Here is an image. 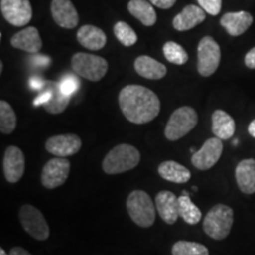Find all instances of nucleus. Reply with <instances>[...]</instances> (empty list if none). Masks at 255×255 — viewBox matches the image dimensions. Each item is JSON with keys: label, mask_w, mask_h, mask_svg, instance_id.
Segmentation results:
<instances>
[{"label": "nucleus", "mask_w": 255, "mask_h": 255, "mask_svg": "<svg viewBox=\"0 0 255 255\" xmlns=\"http://www.w3.org/2000/svg\"><path fill=\"white\" fill-rule=\"evenodd\" d=\"M119 104L124 117L133 124L151 122L161 111V101L150 89L142 85H127L119 95Z\"/></svg>", "instance_id": "nucleus-1"}, {"label": "nucleus", "mask_w": 255, "mask_h": 255, "mask_svg": "<svg viewBox=\"0 0 255 255\" xmlns=\"http://www.w3.org/2000/svg\"><path fill=\"white\" fill-rule=\"evenodd\" d=\"M221 50L213 37L206 36L197 45V71L202 77H209L218 70Z\"/></svg>", "instance_id": "nucleus-7"}, {"label": "nucleus", "mask_w": 255, "mask_h": 255, "mask_svg": "<svg viewBox=\"0 0 255 255\" xmlns=\"http://www.w3.org/2000/svg\"><path fill=\"white\" fill-rule=\"evenodd\" d=\"M178 213L180 218L188 225H196L202 219V213L191 202L189 195L178 197Z\"/></svg>", "instance_id": "nucleus-26"}, {"label": "nucleus", "mask_w": 255, "mask_h": 255, "mask_svg": "<svg viewBox=\"0 0 255 255\" xmlns=\"http://www.w3.org/2000/svg\"><path fill=\"white\" fill-rule=\"evenodd\" d=\"M11 45L14 49L34 55L41 50L43 41H41L39 31L36 27L30 26L13 34L11 38Z\"/></svg>", "instance_id": "nucleus-16"}, {"label": "nucleus", "mask_w": 255, "mask_h": 255, "mask_svg": "<svg viewBox=\"0 0 255 255\" xmlns=\"http://www.w3.org/2000/svg\"><path fill=\"white\" fill-rule=\"evenodd\" d=\"M17 127V116L13 108L6 101L0 102V131L9 135Z\"/></svg>", "instance_id": "nucleus-27"}, {"label": "nucleus", "mask_w": 255, "mask_h": 255, "mask_svg": "<svg viewBox=\"0 0 255 255\" xmlns=\"http://www.w3.org/2000/svg\"><path fill=\"white\" fill-rule=\"evenodd\" d=\"M133 66L141 77L151 79V81H158V79L164 78L167 75V68L164 64L149 56L137 57Z\"/></svg>", "instance_id": "nucleus-20"}, {"label": "nucleus", "mask_w": 255, "mask_h": 255, "mask_svg": "<svg viewBox=\"0 0 255 255\" xmlns=\"http://www.w3.org/2000/svg\"><path fill=\"white\" fill-rule=\"evenodd\" d=\"M248 132H250V135L252 137H254L255 138V120L252 121L250 123V126H248Z\"/></svg>", "instance_id": "nucleus-38"}, {"label": "nucleus", "mask_w": 255, "mask_h": 255, "mask_svg": "<svg viewBox=\"0 0 255 255\" xmlns=\"http://www.w3.org/2000/svg\"><path fill=\"white\" fill-rule=\"evenodd\" d=\"M223 151L222 139L218 137L208 138L201 146L200 150L191 156V164L199 170H209L218 163Z\"/></svg>", "instance_id": "nucleus-11"}, {"label": "nucleus", "mask_w": 255, "mask_h": 255, "mask_svg": "<svg viewBox=\"0 0 255 255\" xmlns=\"http://www.w3.org/2000/svg\"><path fill=\"white\" fill-rule=\"evenodd\" d=\"M128 214L138 227L149 228L155 223L156 206L144 190H133L127 199Z\"/></svg>", "instance_id": "nucleus-3"}, {"label": "nucleus", "mask_w": 255, "mask_h": 255, "mask_svg": "<svg viewBox=\"0 0 255 255\" xmlns=\"http://www.w3.org/2000/svg\"><path fill=\"white\" fill-rule=\"evenodd\" d=\"M9 255H32V254L23 247H13L11 248V251H9Z\"/></svg>", "instance_id": "nucleus-37"}, {"label": "nucleus", "mask_w": 255, "mask_h": 255, "mask_svg": "<svg viewBox=\"0 0 255 255\" xmlns=\"http://www.w3.org/2000/svg\"><path fill=\"white\" fill-rule=\"evenodd\" d=\"M197 2L200 7L212 15H218L222 7V0H197Z\"/></svg>", "instance_id": "nucleus-32"}, {"label": "nucleus", "mask_w": 255, "mask_h": 255, "mask_svg": "<svg viewBox=\"0 0 255 255\" xmlns=\"http://www.w3.org/2000/svg\"><path fill=\"white\" fill-rule=\"evenodd\" d=\"M51 14L58 26L72 30L78 25L79 15L71 0H52Z\"/></svg>", "instance_id": "nucleus-14"}, {"label": "nucleus", "mask_w": 255, "mask_h": 255, "mask_svg": "<svg viewBox=\"0 0 255 255\" xmlns=\"http://www.w3.org/2000/svg\"><path fill=\"white\" fill-rule=\"evenodd\" d=\"M77 40L85 49L98 51L103 49L107 44V34L94 25H83L77 32Z\"/></svg>", "instance_id": "nucleus-21"}, {"label": "nucleus", "mask_w": 255, "mask_h": 255, "mask_svg": "<svg viewBox=\"0 0 255 255\" xmlns=\"http://www.w3.org/2000/svg\"><path fill=\"white\" fill-rule=\"evenodd\" d=\"M199 122L197 113L191 107H181L171 114L164 129V136L169 141H178L188 135Z\"/></svg>", "instance_id": "nucleus-5"}, {"label": "nucleus", "mask_w": 255, "mask_h": 255, "mask_svg": "<svg viewBox=\"0 0 255 255\" xmlns=\"http://www.w3.org/2000/svg\"><path fill=\"white\" fill-rule=\"evenodd\" d=\"M0 255H9V254H7V253H6V252H5V250H4V248H0Z\"/></svg>", "instance_id": "nucleus-39"}, {"label": "nucleus", "mask_w": 255, "mask_h": 255, "mask_svg": "<svg viewBox=\"0 0 255 255\" xmlns=\"http://www.w3.org/2000/svg\"><path fill=\"white\" fill-rule=\"evenodd\" d=\"M34 63H36V65H39V66H46V65H49V64L51 63V59L49 58V57L47 56H38V57H36V58H34V60H33Z\"/></svg>", "instance_id": "nucleus-35"}, {"label": "nucleus", "mask_w": 255, "mask_h": 255, "mask_svg": "<svg viewBox=\"0 0 255 255\" xmlns=\"http://www.w3.org/2000/svg\"><path fill=\"white\" fill-rule=\"evenodd\" d=\"M44 85L49 89L51 95L50 101L47 102L46 104L43 105L44 109H45L49 114L52 115L63 113V111L68 108L70 100H71V96L65 95L62 90H60L59 82L45 81L44 82Z\"/></svg>", "instance_id": "nucleus-22"}, {"label": "nucleus", "mask_w": 255, "mask_h": 255, "mask_svg": "<svg viewBox=\"0 0 255 255\" xmlns=\"http://www.w3.org/2000/svg\"><path fill=\"white\" fill-rule=\"evenodd\" d=\"M234 222V212L227 205H216L210 208L203 219V231L214 240H223L229 235Z\"/></svg>", "instance_id": "nucleus-4"}, {"label": "nucleus", "mask_w": 255, "mask_h": 255, "mask_svg": "<svg viewBox=\"0 0 255 255\" xmlns=\"http://www.w3.org/2000/svg\"><path fill=\"white\" fill-rule=\"evenodd\" d=\"M82 148L81 137L75 133H65V135H56L50 137L45 143L47 152L55 155L56 157H69L76 155Z\"/></svg>", "instance_id": "nucleus-12"}, {"label": "nucleus", "mask_w": 255, "mask_h": 255, "mask_svg": "<svg viewBox=\"0 0 255 255\" xmlns=\"http://www.w3.org/2000/svg\"><path fill=\"white\" fill-rule=\"evenodd\" d=\"M163 55L169 63H173L175 65H183V64L188 62V58H189L183 46L175 43V41H167L164 44Z\"/></svg>", "instance_id": "nucleus-28"}, {"label": "nucleus", "mask_w": 255, "mask_h": 255, "mask_svg": "<svg viewBox=\"0 0 255 255\" xmlns=\"http://www.w3.org/2000/svg\"><path fill=\"white\" fill-rule=\"evenodd\" d=\"M235 178L239 189L244 194L255 193V159L247 158L239 162L235 169Z\"/></svg>", "instance_id": "nucleus-19"}, {"label": "nucleus", "mask_w": 255, "mask_h": 255, "mask_svg": "<svg viewBox=\"0 0 255 255\" xmlns=\"http://www.w3.org/2000/svg\"><path fill=\"white\" fill-rule=\"evenodd\" d=\"M152 5L162 9H169L175 5L177 0H149Z\"/></svg>", "instance_id": "nucleus-33"}, {"label": "nucleus", "mask_w": 255, "mask_h": 255, "mask_svg": "<svg viewBox=\"0 0 255 255\" xmlns=\"http://www.w3.org/2000/svg\"><path fill=\"white\" fill-rule=\"evenodd\" d=\"M158 174L163 180L174 183H187L190 180V170L176 161H164L158 165Z\"/></svg>", "instance_id": "nucleus-23"}, {"label": "nucleus", "mask_w": 255, "mask_h": 255, "mask_svg": "<svg viewBox=\"0 0 255 255\" xmlns=\"http://www.w3.org/2000/svg\"><path fill=\"white\" fill-rule=\"evenodd\" d=\"M212 130L215 137L226 141L235 132V121L223 110H215L212 115Z\"/></svg>", "instance_id": "nucleus-24"}, {"label": "nucleus", "mask_w": 255, "mask_h": 255, "mask_svg": "<svg viewBox=\"0 0 255 255\" xmlns=\"http://www.w3.org/2000/svg\"><path fill=\"white\" fill-rule=\"evenodd\" d=\"M5 180L8 183H17L21 180L25 173V156L20 148L9 145L6 148L2 159Z\"/></svg>", "instance_id": "nucleus-13"}, {"label": "nucleus", "mask_w": 255, "mask_h": 255, "mask_svg": "<svg viewBox=\"0 0 255 255\" xmlns=\"http://www.w3.org/2000/svg\"><path fill=\"white\" fill-rule=\"evenodd\" d=\"M141 162V154L133 145L119 144L108 152L103 159L102 168L108 175H117L132 170Z\"/></svg>", "instance_id": "nucleus-2"}, {"label": "nucleus", "mask_w": 255, "mask_h": 255, "mask_svg": "<svg viewBox=\"0 0 255 255\" xmlns=\"http://www.w3.org/2000/svg\"><path fill=\"white\" fill-rule=\"evenodd\" d=\"M0 11L5 20L15 27L25 26L32 19L30 0H0Z\"/></svg>", "instance_id": "nucleus-10"}, {"label": "nucleus", "mask_w": 255, "mask_h": 255, "mask_svg": "<svg viewBox=\"0 0 255 255\" xmlns=\"http://www.w3.org/2000/svg\"><path fill=\"white\" fill-rule=\"evenodd\" d=\"M71 66L76 75L91 82L101 81L109 69V64L104 58L85 52L75 53L71 59Z\"/></svg>", "instance_id": "nucleus-6"}, {"label": "nucleus", "mask_w": 255, "mask_h": 255, "mask_svg": "<svg viewBox=\"0 0 255 255\" xmlns=\"http://www.w3.org/2000/svg\"><path fill=\"white\" fill-rule=\"evenodd\" d=\"M245 64L247 68L255 69V47L248 51L247 55L245 56Z\"/></svg>", "instance_id": "nucleus-34"}, {"label": "nucleus", "mask_w": 255, "mask_h": 255, "mask_svg": "<svg viewBox=\"0 0 255 255\" xmlns=\"http://www.w3.org/2000/svg\"><path fill=\"white\" fill-rule=\"evenodd\" d=\"M128 11L144 26H152L157 21L155 8L152 7L151 2L146 0H130L128 4Z\"/></svg>", "instance_id": "nucleus-25"}, {"label": "nucleus", "mask_w": 255, "mask_h": 255, "mask_svg": "<svg viewBox=\"0 0 255 255\" xmlns=\"http://www.w3.org/2000/svg\"><path fill=\"white\" fill-rule=\"evenodd\" d=\"M114 33L115 37L117 38V40L126 47L135 45L137 43V39H138V37H137L136 32L132 30V27L127 23H124V21H119V23L115 24Z\"/></svg>", "instance_id": "nucleus-30"}, {"label": "nucleus", "mask_w": 255, "mask_h": 255, "mask_svg": "<svg viewBox=\"0 0 255 255\" xmlns=\"http://www.w3.org/2000/svg\"><path fill=\"white\" fill-rule=\"evenodd\" d=\"M155 206L159 218L167 225H175L180 218L178 197L169 190H161L155 197Z\"/></svg>", "instance_id": "nucleus-15"}, {"label": "nucleus", "mask_w": 255, "mask_h": 255, "mask_svg": "<svg viewBox=\"0 0 255 255\" xmlns=\"http://www.w3.org/2000/svg\"><path fill=\"white\" fill-rule=\"evenodd\" d=\"M71 164L69 159L64 157H55L46 162L41 170V184L46 189H56L68 180Z\"/></svg>", "instance_id": "nucleus-9"}, {"label": "nucleus", "mask_w": 255, "mask_h": 255, "mask_svg": "<svg viewBox=\"0 0 255 255\" xmlns=\"http://www.w3.org/2000/svg\"><path fill=\"white\" fill-rule=\"evenodd\" d=\"M59 87H60V90H62L64 94L71 96L72 97V95H75L79 89V81L77 79V77H75V76L66 75L60 79Z\"/></svg>", "instance_id": "nucleus-31"}, {"label": "nucleus", "mask_w": 255, "mask_h": 255, "mask_svg": "<svg viewBox=\"0 0 255 255\" xmlns=\"http://www.w3.org/2000/svg\"><path fill=\"white\" fill-rule=\"evenodd\" d=\"M205 9L196 5H187L182 11L173 19V26L175 30L184 32L189 31L197 25L205 21Z\"/></svg>", "instance_id": "nucleus-18"}, {"label": "nucleus", "mask_w": 255, "mask_h": 255, "mask_svg": "<svg viewBox=\"0 0 255 255\" xmlns=\"http://www.w3.org/2000/svg\"><path fill=\"white\" fill-rule=\"evenodd\" d=\"M220 24L232 37H239L251 27L253 17L246 11L227 12L220 19Z\"/></svg>", "instance_id": "nucleus-17"}, {"label": "nucleus", "mask_w": 255, "mask_h": 255, "mask_svg": "<svg viewBox=\"0 0 255 255\" xmlns=\"http://www.w3.org/2000/svg\"><path fill=\"white\" fill-rule=\"evenodd\" d=\"M19 220L24 231L32 238L45 241L50 237V227L39 209L32 205H24L19 210Z\"/></svg>", "instance_id": "nucleus-8"}, {"label": "nucleus", "mask_w": 255, "mask_h": 255, "mask_svg": "<svg viewBox=\"0 0 255 255\" xmlns=\"http://www.w3.org/2000/svg\"><path fill=\"white\" fill-rule=\"evenodd\" d=\"M173 255H209L208 248L199 242L191 241H177L171 248Z\"/></svg>", "instance_id": "nucleus-29"}, {"label": "nucleus", "mask_w": 255, "mask_h": 255, "mask_svg": "<svg viewBox=\"0 0 255 255\" xmlns=\"http://www.w3.org/2000/svg\"><path fill=\"white\" fill-rule=\"evenodd\" d=\"M44 82H45V81H44V79H40V78H37V77L31 78V81H30L31 88L36 89V90H40V89L43 88Z\"/></svg>", "instance_id": "nucleus-36"}]
</instances>
